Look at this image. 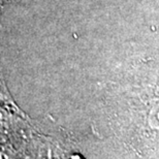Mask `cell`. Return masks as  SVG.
Returning a JSON list of instances; mask_svg holds the SVG:
<instances>
[{"instance_id": "cell-2", "label": "cell", "mask_w": 159, "mask_h": 159, "mask_svg": "<svg viewBox=\"0 0 159 159\" xmlns=\"http://www.w3.org/2000/svg\"><path fill=\"white\" fill-rule=\"evenodd\" d=\"M0 159H16L11 150H7L4 147H0Z\"/></svg>"}, {"instance_id": "cell-4", "label": "cell", "mask_w": 159, "mask_h": 159, "mask_svg": "<svg viewBox=\"0 0 159 159\" xmlns=\"http://www.w3.org/2000/svg\"><path fill=\"white\" fill-rule=\"evenodd\" d=\"M0 124H1V122H0Z\"/></svg>"}, {"instance_id": "cell-3", "label": "cell", "mask_w": 159, "mask_h": 159, "mask_svg": "<svg viewBox=\"0 0 159 159\" xmlns=\"http://www.w3.org/2000/svg\"><path fill=\"white\" fill-rule=\"evenodd\" d=\"M70 159H83V157L79 156V155H75V156H71Z\"/></svg>"}, {"instance_id": "cell-1", "label": "cell", "mask_w": 159, "mask_h": 159, "mask_svg": "<svg viewBox=\"0 0 159 159\" xmlns=\"http://www.w3.org/2000/svg\"><path fill=\"white\" fill-rule=\"evenodd\" d=\"M37 159H59L56 150L49 144L40 146L39 149Z\"/></svg>"}]
</instances>
